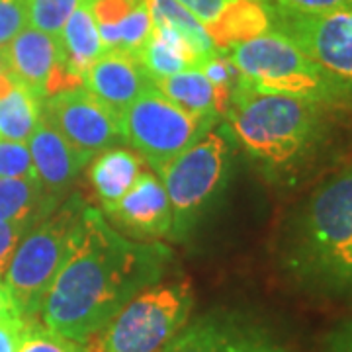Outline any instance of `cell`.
Returning a JSON list of instances; mask_svg holds the SVG:
<instances>
[{"mask_svg": "<svg viewBox=\"0 0 352 352\" xmlns=\"http://www.w3.org/2000/svg\"><path fill=\"white\" fill-rule=\"evenodd\" d=\"M194 305L188 282L153 284L113 315L92 352H163L186 327Z\"/></svg>", "mask_w": 352, "mask_h": 352, "instance_id": "8992f818", "label": "cell"}, {"mask_svg": "<svg viewBox=\"0 0 352 352\" xmlns=\"http://www.w3.org/2000/svg\"><path fill=\"white\" fill-rule=\"evenodd\" d=\"M149 4H151L153 24L173 28L176 34H180L188 41L201 61L221 53V50L215 45L214 38L210 36V32L206 30V25L194 14L188 12L178 0H149Z\"/></svg>", "mask_w": 352, "mask_h": 352, "instance_id": "603a6c76", "label": "cell"}, {"mask_svg": "<svg viewBox=\"0 0 352 352\" xmlns=\"http://www.w3.org/2000/svg\"><path fill=\"white\" fill-rule=\"evenodd\" d=\"M55 43L63 73L73 87H78L88 67L106 51L98 25L90 12V0H85L67 20Z\"/></svg>", "mask_w": 352, "mask_h": 352, "instance_id": "2e32d148", "label": "cell"}, {"mask_svg": "<svg viewBox=\"0 0 352 352\" xmlns=\"http://www.w3.org/2000/svg\"><path fill=\"white\" fill-rule=\"evenodd\" d=\"M264 4L280 10L300 14L351 12L352 0H263Z\"/></svg>", "mask_w": 352, "mask_h": 352, "instance_id": "f1b7e54d", "label": "cell"}, {"mask_svg": "<svg viewBox=\"0 0 352 352\" xmlns=\"http://www.w3.org/2000/svg\"><path fill=\"white\" fill-rule=\"evenodd\" d=\"M264 6L270 30L286 36L314 61L352 85V10L300 14Z\"/></svg>", "mask_w": 352, "mask_h": 352, "instance_id": "9c48e42d", "label": "cell"}, {"mask_svg": "<svg viewBox=\"0 0 352 352\" xmlns=\"http://www.w3.org/2000/svg\"><path fill=\"white\" fill-rule=\"evenodd\" d=\"M227 143L217 133H206L200 141L159 170L173 212V237H184L206 204L223 182Z\"/></svg>", "mask_w": 352, "mask_h": 352, "instance_id": "ba28073f", "label": "cell"}, {"mask_svg": "<svg viewBox=\"0 0 352 352\" xmlns=\"http://www.w3.org/2000/svg\"><path fill=\"white\" fill-rule=\"evenodd\" d=\"M163 352H288L263 325L231 311H214L186 323Z\"/></svg>", "mask_w": 352, "mask_h": 352, "instance_id": "8fae6325", "label": "cell"}, {"mask_svg": "<svg viewBox=\"0 0 352 352\" xmlns=\"http://www.w3.org/2000/svg\"><path fill=\"white\" fill-rule=\"evenodd\" d=\"M327 110L315 102L258 92L237 75L226 112L243 147L270 170L286 173L323 145Z\"/></svg>", "mask_w": 352, "mask_h": 352, "instance_id": "7a4b0ae2", "label": "cell"}, {"mask_svg": "<svg viewBox=\"0 0 352 352\" xmlns=\"http://www.w3.org/2000/svg\"><path fill=\"white\" fill-rule=\"evenodd\" d=\"M41 120V102L12 82L0 94V139L28 143Z\"/></svg>", "mask_w": 352, "mask_h": 352, "instance_id": "7402d4cb", "label": "cell"}, {"mask_svg": "<svg viewBox=\"0 0 352 352\" xmlns=\"http://www.w3.org/2000/svg\"><path fill=\"white\" fill-rule=\"evenodd\" d=\"M55 206L45 198L38 176L4 178L0 176V221L38 223Z\"/></svg>", "mask_w": 352, "mask_h": 352, "instance_id": "ffe728a7", "label": "cell"}, {"mask_svg": "<svg viewBox=\"0 0 352 352\" xmlns=\"http://www.w3.org/2000/svg\"><path fill=\"white\" fill-rule=\"evenodd\" d=\"M6 76L30 90L39 102L73 87L61 69L55 38L28 25L0 50Z\"/></svg>", "mask_w": 352, "mask_h": 352, "instance_id": "7c38bea8", "label": "cell"}, {"mask_svg": "<svg viewBox=\"0 0 352 352\" xmlns=\"http://www.w3.org/2000/svg\"><path fill=\"white\" fill-rule=\"evenodd\" d=\"M85 0H25L28 24L57 39L67 20Z\"/></svg>", "mask_w": 352, "mask_h": 352, "instance_id": "cb8c5ba5", "label": "cell"}, {"mask_svg": "<svg viewBox=\"0 0 352 352\" xmlns=\"http://www.w3.org/2000/svg\"><path fill=\"white\" fill-rule=\"evenodd\" d=\"M206 30L210 32L219 50H229L241 41L268 32L270 18L263 0H237L217 18V22Z\"/></svg>", "mask_w": 352, "mask_h": 352, "instance_id": "d6986e66", "label": "cell"}, {"mask_svg": "<svg viewBox=\"0 0 352 352\" xmlns=\"http://www.w3.org/2000/svg\"><path fill=\"white\" fill-rule=\"evenodd\" d=\"M20 352H92L85 342L67 339L50 329H45L41 323H28L24 342Z\"/></svg>", "mask_w": 352, "mask_h": 352, "instance_id": "484cf974", "label": "cell"}, {"mask_svg": "<svg viewBox=\"0 0 352 352\" xmlns=\"http://www.w3.org/2000/svg\"><path fill=\"white\" fill-rule=\"evenodd\" d=\"M227 59L258 92L315 102L329 110L352 108L351 82L333 75L274 30L229 47Z\"/></svg>", "mask_w": 352, "mask_h": 352, "instance_id": "277c9868", "label": "cell"}, {"mask_svg": "<svg viewBox=\"0 0 352 352\" xmlns=\"http://www.w3.org/2000/svg\"><path fill=\"white\" fill-rule=\"evenodd\" d=\"M188 12H192L206 28L217 22V18L237 0H178Z\"/></svg>", "mask_w": 352, "mask_h": 352, "instance_id": "1f68e13d", "label": "cell"}, {"mask_svg": "<svg viewBox=\"0 0 352 352\" xmlns=\"http://www.w3.org/2000/svg\"><path fill=\"white\" fill-rule=\"evenodd\" d=\"M147 0H90V12L98 25L106 51L112 50L116 32Z\"/></svg>", "mask_w": 352, "mask_h": 352, "instance_id": "d4e9b609", "label": "cell"}, {"mask_svg": "<svg viewBox=\"0 0 352 352\" xmlns=\"http://www.w3.org/2000/svg\"><path fill=\"white\" fill-rule=\"evenodd\" d=\"M28 321L20 315L0 317V352H20L25 337Z\"/></svg>", "mask_w": 352, "mask_h": 352, "instance_id": "4dcf8cb0", "label": "cell"}, {"mask_svg": "<svg viewBox=\"0 0 352 352\" xmlns=\"http://www.w3.org/2000/svg\"><path fill=\"white\" fill-rule=\"evenodd\" d=\"M153 87L184 112L201 118H215L219 113L214 87L200 69H186L176 75L159 78L153 82Z\"/></svg>", "mask_w": 352, "mask_h": 352, "instance_id": "44dd1931", "label": "cell"}, {"mask_svg": "<svg viewBox=\"0 0 352 352\" xmlns=\"http://www.w3.org/2000/svg\"><path fill=\"white\" fill-rule=\"evenodd\" d=\"M28 149L32 153L36 176L43 186L45 198L53 206H57V198H61L78 173L94 159L65 141L43 118L28 141Z\"/></svg>", "mask_w": 352, "mask_h": 352, "instance_id": "9a60e30c", "label": "cell"}, {"mask_svg": "<svg viewBox=\"0 0 352 352\" xmlns=\"http://www.w3.org/2000/svg\"><path fill=\"white\" fill-rule=\"evenodd\" d=\"M41 118L75 149L96 157L122 141L120 118L82 87L51 94L41 102Z\"/></svg>", "mask_w": 352, "mask_h": 352, "instance_id": "30bf717a", "label": "cell"}, {"mask_svg": "<svg viewBox=\"0 0 352 352\" xmlns=\"http://www.w3.org/2000/svg\"><path fill=\"white\" fill-rule=\"evenodd\" d=\"M214 120L184 112L153 87L120 116V131L122 139L159 173L176 155L200 141Z\"/></svg>", "mask_w": 352, "mask_h": 352, "instance_id": "52a82bcc", "label": "cell"}, {"mask_svg": "<svg viewBox=\"0 0 352 352\" xmlns=\"http://www.w3.org/2000/svg\"><path fill=\"white\" fill-rule=\"evenodd\" d=\"M80 87L120 118L131 102L153 88V82L135 55L112 50L88 67Z\"/></svg>", "mask_w": 352, "mask_h": 352, "instance_id": "4fadbf2b", "label": "cell"}, {"mask_svg": "<svg viewBox=\"0 0 352 352\" xmlns=\"http://www.w3.org/2000/svg\"><path fill=\"white\" fill-rule=\"evenodd\" d=\"M135 57L151 82L186 69H198L201 63L188 41L166 25H155L151 38L135 53Z\"/></svg>", "mask_w": 352, "mask_h": 352, "instance_id": "e0dca14e", "label": "cell"}, {"mask_svg": "<svg viewBox=\"0 0 352 352\" xmlns=\"http://www.w3.org/2000/svg\"><path fill=\"white\" fill-rule=\"evenodd\" d=\"M170 261L161 243H138L87 206L69 258L41 305V325L88 342L139 292L157 284Z\"/></svg>", "mask_w": 352, "mask_h": 352, "instance_id": "6da1fadb", "label": "cell"}, {"mask_svg": "<svg viewBox=\"0 0 352 352\" xmlns=\"http://www.w3.org/2000/svg\"><path fill=\"white\" fill-rule=\"evenodd\" d=\"M141 170V159L127 149H108L94 159L90 166V182L104 210H110L124 198Z\"/></svg>", "mask_w": 352, "mask_h": 352, "instance_id": "ac0fdd59", "label": "cell"}, {"mask_svg": "<svg viewBox=\"0 0 352 352\" xmlns=\"http://www.w3.org/2000/svg\"><path fill=\"white\" fill-rule=\"evenodd\" d=\"M25 0H0V50L28 28Z\"/></svg>", "mask_w": 352, "mask_h": 352, "instance_id": "83f0119b", "label": "cell"}, {"mask_svg": "<svg viewBox=\"0 0 352 352\" xmlns=\"http://www.w3.org/2000/svg\"><path fill=\"white\" fill-rule=\"evenodd\" d=\"M116 223L135 237L159 239L170 233L173 212L163 182L151 170H141L124 198L106 210Z\"/></svg>", "mask_w": 352, "mask_h": 352, "instance_id": "5bb4252c", "label": "cell"}, {"mask_svg": "<svg viewBox=\"0 0 352 352\" xmlns=\"http://www.w3.org/2000/svg\"><path fill=\"white\" fill-rule=\"evenodd\" d=\"M288 263L303 282L352 296V163L323 182L303 208Z\"/></svg>", "mask_w": 352, "mask_h": 352, "instance_id": "3957f363", "label": "cell"}, {"mask_svg": "<svg viewBox=\"0 0 352 352\" xmlns=\"http://www.w3.org/2000/svg\"><path fill=\"white\" fill-rule=\"evenodd\" d=\"M321 352H352V319L342 321L329 333Z\"/></svg>", "mask_w": 352, "mask_h": 352, "instance_id": "d6a6232c", "label": "cell"}, {"mask_svg": "<svg viewBox=\"0 0 352 352\" xmlns=\"http://www.w3.org/2000/svg\"><path fill=\"white\" fill-rule=\"evenodd\" d=\"M34 226L32 221H0V274H4L16 247Z\"/></svg>", "mask_w": 352, "mask_h": 352, "instance_id": "f546056e", "label": "cell"}, {"mask_svg": "<svg viewBox=\"0 0 352 352\" xmlns=\"http://www.w3.org/2000/svg\"><path fill=\"white\" fill-rule=\"evenodd\" d=\"M0 276H2V274H0ZM12 314H16L12 298H10L8 289H6L4 282H2V278H0V317H4V315H12Z\"/></svg>", "mask_w": 352, "mask_h": 352, "instance_id": "836d02e7", "label": "cell"}, {"mask_svg": "<svg viewBox=\"0 0 352 352\" xmlns=\"http://www.w3.org/2000/svg\"><path fill=\"white\" fill-rule=\"evenodd\" d=\"M12 85V80L6 76V71H4V61H2V53H0V94L6 90V88Z\"/></svg>", "mask_w": 352, "mask_h": 352, "instance_id": "e575fe53", "label": "cell"}, {"mask_svg": "<svg viewBox=\"0 0 352 352\" xmlns=\"http://www.w3.org/2000/svg\"><path fill=\"white\" fill-rule=\"evenodd\" d=\"M85 208L87 204L71 196L61 208L39 219L20 241L4 270V286L14 309L28 323L39 317L53 280L75 247Z\"/></svg>", "mask_w": 352, "mask_h": 352, "instance_id": "5b68a950", "label": "cell"}, {"mask_svg": "<svg viewBox=\"0 0 352 352\" xmlns=\"http://www.w3.org/2000/svg\"><path fill=\"white\" fill-rule=\"evenodd\" d=\"M0 176H4V178L36 176V168H34L28 143L0 139Z\"/></svg>", "mask_w": 352, "mask_h": 352, "instance_id": "4316f807", "label": "cell"}]
</instances>
